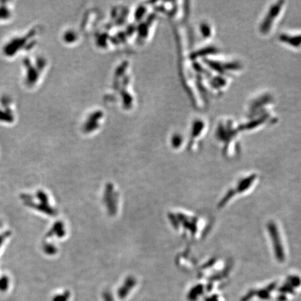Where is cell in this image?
Wrapping results in <instances>:
<instances>
[{
    "instance_id": "obj_1",
    "label": "cell",
    "mask_w": 301,
    "mask_h": 301,
    "mask_svg": "<svg viewBox=\"0 0 301 301\" xmlns=\"http://www.w3.org/2000/svg\"><path fill=\"white\" fill-rule=\"evenodd\" d=\"M35 31L27 33L23 37H16L10 41L3 48V52L6 57H14L16 53L23 49L28 48L30 46L32 38L35 37Z\"/></svg>"
},
{
    "instance_id": "obj_2",
    "label": "cell",
    "mask_w": 301,
    "mask_h": 301,
    "mask_svg": "<svg viewBox=\"0 0 301 301\" xmlns=\"http://www.w3.org/2000/svg\"><path fill=\"white\" fill-rule=\"evenodd\" d=\"M23 65L25 68V83L27 86H32L37 82L38 73L35 67L28 58L24 60Z\"/></svg>"
},
{
    "instance_id": "obj_3",
    "label": "cell",
    "mask_w": 301,
    "mask_h": 301,
    "mask_svg": "<svg viewBox=\"0 0 301 301\" xmlns=\"http://www.w3.org/2000/svg\"><path fill=\"white\" fill-rule=\"evenodd\" d=\"M6 101L2 102L4 109H0V122L11 123L14 122V116L12 110L10 109L9 100L6 99Z\"/></svg>"
},
{
    "instance_id": "obj_4",
    "label": "cell",
    "mask_w": 301,
    "mask_h": 301,
    "mask_svg": "<svg viewBox=\"0 0 301 301\" xmlns=\"http://www.w3.org/2000/svg\"><path fill=\"white\" fill-rule=\"evenodd\" d=\"M11 16V11L6 2L0 3V21L9 19Z\"/></svg>"
},
{
    "instance_id": "obj_5",
    "label": "cell",
    "mask_w": 301,
    "mask_h": 301,
    "mask_svg": "<svg viewBox=\"0 0 301 301\" xmlns=\"http://www.w3.org/2000/svg\"><path fill=\"white\" fill-rule=\"evenodd\" d=\"M69 295L68 294H60L53 298L52 301H68Z\"/></svg>"
},
{
    "instance_id": "obj_6",
    "label": "cell",
    "mask_w": 301,
    "mask_h": 301,
    "mask_svg": "<svg viewBox=\"0 0 301 301\" xmlns=\"http://www.w3.org/2000/svg\"><path fill=\"white\" fill-rule=\"evenodd\" d=\"M104 300H105V301H114L112 300V298L109 297V295H106V296H105Z\"/></svg>"
}]
</instances>
